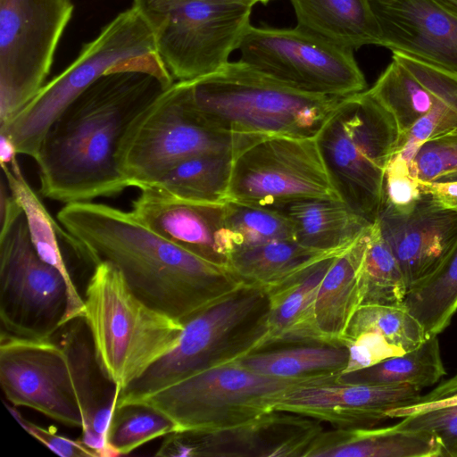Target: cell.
<instances>
[{
	"instance_id": "cell-27",
	"label": "cell",
	"mask_w": 457,
	"mask_h": 457,
	"mask_svg": "<svg viewBox=\"0 0 457 457\" xmlns=\"http://www.w3.org/2000/svg\"><path fill=\"white\" fill-rule=\"evenodd\" d=\"M345 250L321 251L295 239H281L236 251L228 257L227 263L244 283L270 292L322 259Z\"/></svg>"
},
{
	"instance_id": "cell-40",
	"label": "cell",
	"mask_w": 457,
	"mask_h": 457,
	"mask_svg": "<svg viewBox=\"0 0 457 457\" xmlns=\"http://www.w3.org/2000/svg\"><path fill=\"white\" fill-rule=\"evenodd\" d=\"M403 427L432 433L441 447V457H457V404L433 408L403 418Z\"/></svg>"
},
{
	"instance_id": "cell-25",
	"label": "cell",
	"mask_w": 457,
	"mask_h": 457,
	"mask_svg": "<svg viewBox=\"0 0 457 457\" xmlns=\"http://www.w3.org/2000/svg\"><path fill=\"white\" fill-rule=\"evenodd\" d=\"M10 190L20 203L26 219L30 240L38 256L58 270L68 288V308L64 325L83 319L84 298L79 293L66 265L58 237L65 229L56 222L40 197L27 182L17 158L9 165L0 163Z\"/></svg>"
},
{
	"instance_id": "cell-31",
	"label": "cell",
	"mask_w": 457,
	"mask_h": 457,
	"mask_svg": "<svg viewBox=\"0 0 457 457\" xmlns=\"http://www.w3.org/2000/svg\"><path fill=\"white\" fill-rule=\"evenodd\" d=\"M446 374L437 336L428 337L418 347L387 358L370 367L340 374L337 381L378 386H411L423 390Z\"/></svg>"
},
{
	"instance_id": "cell-1",
	"label": "cell",
	"mask_w": 457,
	"mask_h": 457,
	"mask_svg": "<svg viewBox=\"0 0 457 457\" xmlns=\"http://www.w3.org/2000/svg\"><path fill=\"white\" fill-rule=\"evenodd\" d=\"M174 83L157 54L109 71L76 97L46 131L35 162L42 196L91 202L129 187L116 154L133 120Z\"/></svg>"
},
{
	"instance_id": "cell-47",
	"label": "cell",
	"mask_w": 457,
	"mask_h": 457,
	"mask_svg": "<svg viewBox=\"0 0 457 457\" xmlns=\"http://www.w3.org/2000/svg\"><path fill=\"white\" fill-rule=\"evenodd\" d=\"M17 150L11 137L0 131V163L9 165L17 157Z\"/></svg>"
},
{
	"instance_id": "cell-29",
	"label": "cell",
	"mask_w": 457,
	"mask_h": 457,
	"mask_svg": "<svg viewBox=\"0 0 457 457\" xmlns=\"http://www.w3.org/2000/svg\"><path fill=\"white\" fill-rule=\"evenodd\" d=\"M235 154L213 152L183 159L159 172L144 187H155L190 201L224 204Z\"/></svg>"
},
{
	"instance_id": "cell-44",
	"label": "cell",
	"mask_w": 457,
	"mask_h": 457,
	"mask_svg": "<svg viewBox=\"0 0 457 457\" xmlns=\"http://www.w3.org/2000/svg\"><path fill=\"white\" fill-rule=\"evenodd\" d=\"M12 415L34 438L62 457H98L97 453L84 445L81 440H72L58 435L53 428H42L27 420L17 410V406L5 404Z\"/></svg>"
},
{
	"instance_id": "cell-28",
	"label": "cell",
	"mask_w": 457,
	"mask_h": 457,
	"mask_svg": "<svg viewBox=\"0 0 457 457\" xmlns=\"http://www.w3.org/2000/svg\"><path fill=\"white\" fill-rule=\"evenodd\" d=\"M348 354L343 343H312L265 348L238 361L262 375L299 379L339 376L346 367Z\"/></svg>"
},
{
	"instance_id": "cell-18",
	"label": "cell",
	"mask_w": 457,
	"mask_h": 457,
	"mask_svg": "<svg viewBox=\"0 0 457 457\" xmlns=\"http://www.w3.org/2000/svg\"><path fill=\"white\" fill-rule=\"evenodd\" d=\"M395 256L408 290L432 274L457 243V212L422 192L406 212L382 204L375 220Z\"/></svg>"
},
{
	"instance_id": "cell-4",
	"label": "cell",
	"mask_w": 457,
	"mask_h": 457,
	"mask_svg": "<svg viewBox=\"0 0 457 457\" xmlns=\"http://www.w3.org/2000/svg\"><path fill=\"white\" fill-rule=\"evenodd\" d=\"M83 320L104 376L121 391L177 345L179 320L149 306L109 262L94 266Z\"/></svg>"
},
{
	"instance_id": "cell-14",
	"label": "cell",
	"mask_w": 457,
	"mask_h": 457,
	"mask_svg": "<svg viewBox=\"0 0 457 457\" xmlns=\"http://www.w3.org/2000/svg\"><path fill=\"white\" fill-rule=\"evenodd\" d=\"M67 308L66 282L37 253L22 213L0 230L1 331L50 339L64 326Z\"/></svg>"
},
{
	"instance_id": "cell-9",
	"label": "cell",
	"mask_w": 457,
	"mask_h": 457,
	"mask_svg": "<svg viewBox=\"0 0 457 457\" xmlns=\"http://www.w3.org/2000/svg\"><path fill=\"white\" fill-rule=\"evenodd\" d=\"M262 137L234 135L208 125L195 110L190 82L166 88L133 120L116 154L129 187L140 188L183 159L213 152H237Z\"/></svg>"
},
{
	"instance_id": "cell-50",
	"label": "cell",
	"mask_w": 457,
	"mask_h": 457,
	"mask_svg": "<svg viewBox=\"0 0 457 457\" xmlns=\"http://www.w3.org/2000/svg\"><path fill=\"white\" fill-rule=\"evenodd\" d=\"M226 1H236V2H242L246 3L252 5H254L256 3H258V0H226Z\"/></svg>"
},
{
	"instance_id": "cell-39",
	"label": "cell",
	"mask_w": 457,
	"mask_h": 457,
	"mask_svg": "<svg viewBox=\"0 0 457 457\" xmlns=\"http://www.w3.org/2000/svg\"><path fill=\"white\" fill-rule=\"evenodd\" d=\"M420 182H431L457 170V136L445 135L425 143L410 163Z\"/></svg>"
},
{
	"instance_id": "cell-30",
	"label": "cell",
	"mask_w": 457,
	"mask_h": 457,
	"mask_svg": "<svg viewBox=\"0 0 457 457\" xmlns=\"http://www.w3.org/2000/svg\"><path fill=\"white\" fill-rule=\"evenodd\" d=\"M62 332L59 344L67 353L83 425L82 430L89 428L91 420L97 411L104 406L119 400L121 388L114 385L105 387L101 378L103 373L95 353L94 345L87 328H83V319H77L69 323Z\"/></svg>"
},
{
	"instance_id": "cell-37",
	"label": "cell",
	"mask_w": 457,
	"mask_h": 457,
	"mask_svg": "<svg viewBox=\"0 0 457 457\" xmlns=\"http://www.w3.org/2000/svg\"><path fill=\"white\" fill-rule=\"evenodd\" d=\"M175 432L172 421L154 408L142 403H126L116 406L107 442L124 455L149 441Z\"/></svg>"
},
{
	"instance_id": "cell-11",
	"label": "cell",
	"mask_w": 457,
	"mask_h": 457,
	"mask_svg": "<svg viewBox=\"0 0 457 457\" xmlns=\"http://www.w3.org/2000/svg\"><path fill=\"white\" fill-rule=\"evenodd\" d=\"M73 9L72 0H0V126L46 84Z\"/></svg>"
},
{
	"instance_id": "cell-35",
	"label": "cell",
	"mask_w": 457,
	"mask_h": 457,
	"mask_svg": "<svg viewBox=\"0 0 457 457\" xmlns=\"http://www.w3.org/2000/svg\"><path fill=\"white\" fill-rule=\"evenodd\" d=\"M362 304L403 305L408 287L402 269L374 221L362 262Z\"/></svg>"
},
{
	"instance_id": "cell-7",
	"label": "cell",
	"mask_w": 457,
	"mask_h": 457,
	"mask_svg": "<svg viewBox=\"0 0 457 457\" xmlns=\"http://www.w3.org/2000/svg\"><path fill=\"white\" fill-rule=\"evenodd\" d=\"M337 377L279 378L253 371L237 360L117 405L152 407L172 421L175 433H208L237 427L273 411L276 400L297 385Z\"/></svg>"
},
{
	"instance_id": "cell-15",
	"label": "cell",
	"mask_w": 457,
	"mask_h": 457,
	"mask_svg": "<svg viewBox=\"0 0 457 457\" xmlns=\"http://www.w3.org/2000/svg\"><path fill=\"white\" fill-rule=\"evenodd\" d=\"M0 383L12 405L33 409L69 427L82 428L67 353L51 338H26L1 331Z\"/></svg>"
},
{
	"instance_id": "cell-36",
	"label": "cell",
	"mask_w": 457,
	"mask_h": 457,
	"mask_svg": "<svg viewBox=\"0 0 457 457\" xmlns=\"http://www.w3.org/2000/svg\"><path fill=\"white\" fill-rule=\"evenodd\" d=\"M374 330L382 334L403 353L422 344L427 335L420 321L403 306L361 304L353 315L342 343L361 333Z\"/></svg>"
},
{
	"instance_id": "cell-42",
	"label": "cell",
	"mask_w": 457,
	"mask_h": 457,
	"mask_svg": "<svg viewBox=\"0 0 457 457\" xmlns=\"http://www.w3.org/2000/svg\"><path fill=\"white\" fill-rule=\"evenodd\" d=\"M421 195L420 183L411 175L410 164L395 154L386 170L382 204L406 212L415 205Z\"/></svg>"
},
{
	"instance_id": "cell-33",
	"label": "cell",
	"mask_w": 457,
	"mask_h": 457,
	"mask_svg": "<svg viewBox=\"0 0 457 457\" xmlns=\"http://www.w3.org/2000/svg\"><path fill=\"white\" fill-rule=\"evenodd\" d=\"M220 235L226 259L244 248L295 239L292 223L280 211L230 201L224 204Z\"/></svg>"
},
{
	"instance_id": "cell-22",
	"label": "cell",
	"mask_w": 457,
	"mask_h": 457,
	"mask_svg": "<svg viewBox=\"0 0 457 457\" xmlns=\"http://www.w3.org/2000/svg\"><path fill=\"white\" fill-rule=\"evenodd\" d=\"M305 457H441V447L429 431L397 423L379 428L324 430Z\"/></svg>"
},
{
	"instance_id": "cell-5",
	"label": "cell",
	"mask_w": 457,
	"mask_h": 457,
	"mask_svg": "<svg viewBox=\"0 0 457 457\" xmlns=\"http://www.w3.org/2000/svg\"><path fill=\"white\" fill-rule=\"evenodd\" d=\"M269 293L244 283L183 323L178 345L120 392L118 403L263 349Z\"/></svg>"
},
{
	"instance_id": "cell-12",
	"label": "cell",
	"mask_w": 457,
	"mask_h": 457,
	"mask_svg": "<svg viewBox=\"0 0 457 457\" xmlns=\"http://www.w3.org/2000/svg\"><path fill=\"white\" fill-rule=\"evenodd\" d=\"M308 199L340 200L315 137H262L236 152L227 202L278 210Z\"/></svg>"
},
{
	"instance_id": "cell-24",
	"label": "cell",
	"mask_w": 457,
	"mask_h": 457,
	"mask_svg": "<svg viewBox=\"0 0 457 457\" xmlns=\"http://www.w3.org/2000/svg\"><path fill=\"white\" fill-rule=\"evenodd\" d=\"M296 28L354 51L380 44V33L368 0H290Z\"/></svg>"
},
{
	"instance_id": "cell-23",
	"label": "cell",
	"mask_w": 457,
	"mask_h": 457,
	"mask_svg": "<svg viewBox=\"0 0 457 457\" xmlns=\"http://www.w3.org/2000/svg\"><path fill=\"white\" fill-rule=\"evenodd\" d=\"M370 227L336 257L320 286L315 320L326 343H342L353 315L363 303L362 262Z\"/></svg>"
},
{
	"instance_id": "cell-46",
	"label": "cell",
	"mask_w": 457,
	"mask_h": 457,
	"mask_svg": "<svg viewBox=\"0 0 457 457\" xmlns=\"http://www.w3.org/2000/svg\"><path fill=\"white\" fill-rule=\"evenodd\" d=\"M420 183L422 192L431 195L441 204L457 212V180Z\"/></svg>"
},
{
	"instance_id": "cell-26",
	"label": "cell",
	"mask_w": 457,
	"mask_h": 457,
	"mask_svg": "<svg viewBox=\"0 0 457 457\" xmlns=\"http://www.w3.org/2000/svg\"><path fill=\"white\" fill-rule=\"evenodd\" d=\"M278 210L290 220L297 242L321 251L346 249L372 224L341 200H302Z\"/></svg>"
},
{
	"instance_id": "cell-16",
	"label": "cell",
	"mask_w": 457,
	"mask_h": 457,
	"mask_svg": "<svg viewBox=\"0 0 457 457\" xmlns=\"http://www.w3.org/2000/svg\"><path fill=\"white\" fill-rule=\"evenodd\" d=\"M324 431L320 421L271 411L237 427L208 433H171L159 456L305 457Z\"/></svg>"
},
{
	"instance_id": "cell-17",
	"label": "cell",
	"mask_w": 457,
	"mask_h": 457,
	"mask_svg": "<svg viewBox=\"0 0 457 457\" xmlns=\"http://www.w3.org/2000/svg\"><path fill=\"white\" fill-rule=\"evenodd\" d=\"M337 378L297 385L283 393L273 411L305 416L336 428L373 427L390 410L419 401L422 390L411 386L339 382Z\"/></svg>"
},
{
	"instance_id": "cell-19",
	"label": "cell",
	"mask_w": 457,
	"mask_h": 457,
	"mask_svg": "<svg viewBox=\"0 0 457 457\" xmlns=\"http://www.w3.org/2000/svg\"><path fill=\"white\" fill-rule=\"evenodd\" d=\"M380 46L457 74V16L433 0H368Z\"/></svg>"
},
{
	"instance_id": "cell-2",
	"label": "cell",
	"mask_w": 457,
	"mask_h": 457,
	"mask_svg": "<svg viewBox=\"0 0 457 457\" xmlns=\"http://www.w3.org/2000/svg\"><path fill=\"white\" fill-rule=\"evenodd\" d=\"M56 218L79 258L94 266L112 263L143 302L182 323L244 284L228 264L166 240L130 212L78 202L66 204Z\"/></svg>"
},
{
	"instance_id": "cell-32",
	"label": "cell",
	"mask_w": 457,
	"mask_h": 457,
	"mask_svg": "<svg viewBox=\"0 0 457 457\" xmlns=\"http://www.w3.org/2000/svg\"><path fill=\"white\" fill-rule=\"evenodd\" d=\"M403 305L422 325L427 337L438 336L457 311V243L440 266L411 287Z\"/></svg>"
},
{
	"instance_id": "cell-8",
	"label": "cell",
	"mask_w": 457,
	"mask_h": 457,
	"mask_svg": "<svg viewBox=\"0 0 457 457\" xmlns=\"http://www.w3.org/2000/svg\"><path fill=\"white\" fill-rule=\"evenodd\" d=\"M164 68L178 81L212 74L228 62L250 24L252 4L226 0H133Z\"/></svg>"
},
{
	"instance_id": "cell-6",
	"label": "cell",
	"mask_w": 457,
	"mask_h": 457,
	"mask_svg": "<svg viewBox=\"0 0 457 457\" xmlns=\"http://www.w3.org/2000/svg\"><path fill=\"white\" fill-rule=\"evenodd\" d=\"M340 200L373 223L399 133L393 117L366 91L344 97L315 136Z\"/></svg>"
},
{
	"instance_id": "cell-3",
	"label": "cell",
	"mask_w": 457,
	"mask_h": 457,
	"mask_svg": "<svg viewBox=\"0 0 457 457\" xmlns=\"http://www.w3.org/2000/svg\"><path fill=\"white\" fill-rule=\"evenodd\" d=\"M189 82L198 115L234 135L315 137L344 98L300 91L240 61Z\"/></svg>"
},
{
	"instance_id": "cell-20",
	"label": "cell",
	"mask_w": 457,
	"mask_h": 457,
	"mask_svg": "<svg viewBox=\"0 0 457 457\" xmlns=\"http://www.w3.org/2000/svg\"><path fill=\"white\" fill-rule=\"evenodd\" d=\"M139 190L130 211L139 223L204 259L228 264L220 238L225 203L190 201L150 186Z\"/></svg>"
},
{
	"instance_id": "cell-13",
	"label": "cell",
	"mask_w": 457,
	"mask_h": 457,
	"mask_svg": "<svg viewBox=\"0 0 457 457\" xmlns=\"http://www.w3.org/2000/svg\"><path fill=\"white\" fill-rule=\"evenodd\" d=\"M240 62L300 91L346 97L367 83L353 52L295 29L249 26Z\"/></svg>"
},
{
	"instance_id": "cell-49",
	"label": "cell",
	"mask_w": 457,
	"mask_h": 457,
	"mask_svg": "<svg viewBox=\"0 0 457 457\" xmlns=\"http://www.w3.org/2000/svg\"><path fill=\"white\" fill-rule=\"evenodd\" d=\"M457 180V170L443 175L433 181L446 182ZM432 182V181H431Z\"/></svg>"
},
{
	"instance_id": "cell-41",
	"label": "cell",
	"mask_w": 457,
	"mask_h": 457,
	"mask_svg": "<svg viewBox=\"0 0 457 457\" xmlns=\"http://www.w3.org/2000/svg\"><path fill=\"white\" fill-rule=\"evenodd\" d=\"M392 59L409 70L438 100L457 112V74L399 51Z\"/></svg>"
},
{
	"instance_id": "cell-34",
	"label": "cell",
	"mask_w": 457,
	"mask_h": 457,
	"mask_svg": "<svg viewBox=\"0 0 457 457\" xmlns=\"http://www.w3.org/2000/svg\"><path fill=\"white\" fill-rule=\"evenodd\" d=\"M367 92L393 117L399 139L440 101L394 59Z\"/></svg>"
},
{
	"instance_id": "cell-48",
	"label": "cell",
	"mask_w": 457,
	"mask_h": 457,
	"mask_svg": "<svg viewBox=\"0 0 457 457\" xmlns=\"http://www.w3.org/2000/svg\"><path fill=\"white\" fill-rule=\"evenodd\" d=\"M441 7L457 16V0H433Z\"/></svg>"
},
{
	"instance_id": "cell-52",
	"label": "cell",
	"mask_w": 457,
	"mask_h": 457,
	"mask_svg": "<svg viewBox=\"0 0 457 457\" xmlns=\"http://www.w3.org/2000/svg\"><path fill=\"white\" fill-rule=\"evenodd\" d=\"M269 1H271V0H258V2H261L262 4H267Z\"/></svg>"
},
{
	"instance_id": "cell-51",
	"label": "cell",
	"mask_w": 457,
	"mask_h": 457,
	"mask_svg": "<svg viewBox=\"0 0 457 457\" xmlns=\"http://www.w3.org/2000/svg\"><path fill=\"white\" fill-rule=\"evenodd\" d=\"M447 135L457 136V128L453 131H452L451 133H449Z\"/></svg>"
},
{
	"instance_id": "cell-21",
	"label": "cell",
	"mask_w": 457,
	"mask_h": 457,
	"mask_svg": "<svg viewBox=\"0 0 457 457\" xmlns=\"http://www.w3.org/2000/svg\"><path fill=\"white\" fill-rule=\"evenodd\" d=\"M340 253L322 259L298 277L268 292L270 311L263 349L326 343L316 326L315 302L323 278Z\"/></svg>"
},
{
	"instance_id": "cell-10",
	"label": "cell",
	"mask_w": 457,
	"mask_h": 457,
	"mask_svg": "<svg viewBox=\"0 0 457 457\" xmlns=\"http://www.w3.org/2000/svg\"><path fill=\"white\" fill-rule=\"evenodd\" d=\"M157 54L153 33L133 6L119 13L60 74L0 131L8 135L18 154L36 159L51 124L64 109L104 74L127 62Z\"/></svg>"
},
{
	"instance_id": "cell-38",
	"label": "cell",
	"mask_w": 457,
	"mask_h": 457,
	"mask_svg": "<svg viewBox=\"0 0 457 457\" xmlns=\"http://www.w3.org/2000/svg\"><path fill=\"white\" fill-rule=\"evenodd\" d=\"M456 128L457 112L437 101L434 107L399 139L395 154H398L410 164L425 143L445 136Z\"/></svg>"
},
{
	"instance_id": "cell-45",
	"label": "cell",
	"mask_w": 457,
	"mask_h": 457,
	"mask_svg": "<svg viewBox=\"0 0 457 457\" xmlns=\"http://www.w3.org/2000/svg\"><path fill=\"white\" fill-rule=\"evenodd\" d=\"M457 404V375L443 380L432 391L422 395L414 403L388 411L389 418H404L433 408Z\"/></svg>"
},
{
	"instance_id": "cell-43",
	"label": "cell",
	"mask_w": 457,
	"mask_h": 457,
	"mask_svg": "<svg viewBox=\"0 0 457 457\" xmlns=\"http://www.w3.org/2000/svg\"><path fill=\"white\" fill-rule=\"evenodd\" d=\"M345 345L348 348V361L341 374L362 370L387 358L403 354L382 334L374 330L361 333Z\"/></svg>"
}]
</instances>
